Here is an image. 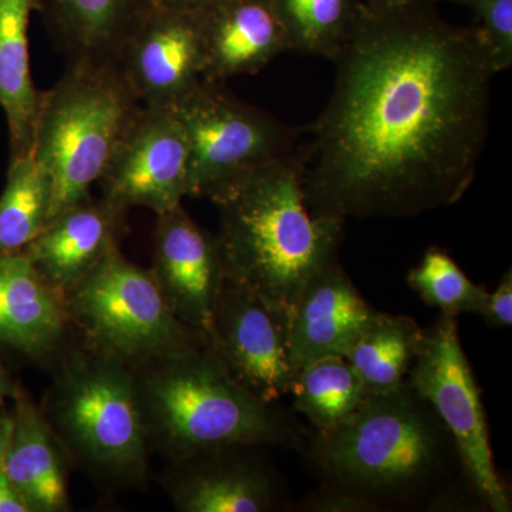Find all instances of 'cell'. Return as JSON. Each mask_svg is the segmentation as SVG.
Segmentation results:
<instances>
[{
	"mask_svg": "<svg viewBox=\"0 0 512 512\" xmlns=\"http://www.w3.org/2000/svg\"><path fill=\"white\" fill-rule=\"evenodd\" d=\"M141 109L117 62H67L40 93L32 153L52 184L50 221L92 197Z\"/></svg>",
	"mask_w": 512,
	"mask_h": 512,
	"instance_id": "8992f818",
	"label": "cell"
},
{
	"mask_svg": "<svg viewBox=\"0 0 512 512\" xmlns=\"http://www.w3.org/2000/svg\"><path fill=\"white\" fill-rule=\"evenodd\" d=\"M0 512H29L22 495L5 473H0Z\"/></svg>",
	"mask_w": 512,
	"mask_h": 512,
	"instance_id": "f546056e",
	"label": "cell"
},
{
	"mask_svg": "<svg viewBox=\"0 0 512 512\" xmlns=\"http://www.w3.org/2000/svg\"><path fill=\"white\" fill-rule=\"evenodd\" d=\"M303 451L322 484L362 495L382 511L476 505L460 500V495H477L464 478L450 433L433 406L406 382L367 394L339 426L315 431Z\"/></svg>",
	"mask_w": 512,
	"mask_h": 512,
	"instance_id": "7a4b0ae2",
	"label": "cell"
},
{
	"mask_svg": "<svg viewBox=\"0 0 512 512\" xmlns=\"http://www.w3.org/2000/svg\"><path fill=\"white\" fill-rule=\"evenodd\" d=\"M63 302L86 345L131 369L207 343L168 309L150 269L128 261L120 248L64 293Z\"/></svg>",
	"mask_w": 512,
	"mask_h": 512,
	"instance_id": "52a82bcc",
	"label": "cell"
},
{
	"mask_svg": "<svg viewBox=\"0 0 512 512\" xmlns=\"http://www.w3.org/2000/svg\"><path fill=\"white\" fill-rule=\"evenodd\" d=\"M13 402V427L3 473L22 495L29 512L72 511L69 458L47 426L39 404L25 387Z\"/></svg>",
	"mask_w": 512,
	"mask_h": 512,
	"instance_id": "d6986e66",
	"label": "cell"
},
{
	"mask_svg": "<svg viewBox=\"0 0 512 512\" xmlns=\"http://www.w3.org/2000/svg\"><path fill=\"white\" fill-rule=\"evenodd\" d=\"M302 512H380L379 505L362 495L350 493L335 485L320 484L318 490L306 495L296 505Z\"/></svg>",
	"mask_w": 512,
	"mask_h": 512,
	"instance_id": "83f0119b",
	"label": "cell"
},
{
	"mask_svg": "<svg viewBox=\"0 0 512 512\" xmlns=\"http://www.w3.org/2000/svg\"><path fill=\"white\" fill-rule=\"evenodd\" d=\"M74 328L56 292L22 251L0 255V357L50 369Z\"/></svg>",
	"mask_w": 512,
	"mask_h": 512,
	"instance_id": "9a60e30c",
	"label": "cell"
},
{
	"mask_svg": "<svg viewBox=\"0 0 512 512\" xmlns=\"http://www.w3.org/2000/svg\"><path fill=\"white\" fill-rule=\"evenodd\" d=\"M198 12L205 47L204 82L222 83L258 73L289 50L271 0H220Z\"/></svg>",
	"mask_w": 512,
	"mask_h": 512,
	"instance_id": "ac0fdd59",
	"label": "cell"
},
{
	"mask_svg": "<svg viewBox=\"0 0 512 512\" xmlns=\"http://www.w3.org/2000/svg\"><path fill=\"white\" fill-rule=\"evenodd\" d=\"M292 52L335 59L363 10L362 0H271Z\"/></svg>",
	"mask_w": 512,
	"mask_h": 512,
	"instance_id": "d4e9b609",
	"label": "cell"
},
{
	"mask_svg": "<svg viewBox=\"0 0 512 512\" xmlns=\"http://www.w3.org/2000/svg\"><path fill=\"white\" fill-rule=\"evenodd\" d=\"M53 190L33 153L10 158L8 181L0 195V255L28 247L52 218Z\"/></svg>",
	"mask_w": 512,
	"mask_h": 512,
	"instance_id": "603a6c76",
	"label": "cell"
},
{
	"mask_svg": "<svg viewBox=\"0 0 512 512\" xmlns=\"http://www.w3.org/2000/svg\"><path fill=\"white\" fill-rule=\"evenodd\" d=\"M332 62V97L301 147L313 214L406 218L460 201L487 143L495 76L476 26L431 3L363 6Z\"/></svg>",
	"mask_w": 512,
	"mask_h": 512,
	"instance_id": "6da1fadb",
	"label": "cell"
},
{
	"mask_svg": "<svg viewBox=\"0 0 512 512\" xmlns=\"http://www.w3.org/2000/svg\"><path fill=\"white\" fill-rule=\"evenodd\" d=\"M131 370L148 446L168 461L231 446L303 451L309 439L276 404L235 383L208 343Z\"/></svg>",
	"mask_w": 512,
	"mask_h": 512,
	"instance_id": "277c9868",
	"label": "cell"
},
{
	"mask_svg": "<svg viewBox=\"0 0 512 512\" xmlns=\"http://www.w3.org/2000/svg\"><path fill=\"white\" fill-rule=\"evenodd\" d=\"M190 143V197L212 198L238 177L296 151L298 131L202 82L173 107Z\"/></svg>",
	"mask_w": 512,
	"mask_h": 512,
	"instance_id": "9c48e42d",
	"label": "cell"
},
{
	"mask_svg": "<svg viewBox=\"0 0 512 512\" xmlns=\"http://www.w3.org/2000/svg\"><path fill=\"white\" fill-rule=\"evenodd\" d=\"M476 15L481 42L494 73L512 66V0H457Z\"/></svg>",
	"mask_w": 512,
	"mask_h": 512,
	"instance_id": "4316f807",
	"label": "cell"
},
{
	"mask_svg": "<svg viewBox=\"0 0 512 512\" xmlns=\"http://www.w3.org/2000/svg\"><path fill=\"white\" fill-rule=\"evenodd\" d=\"M288 316L228 278L212 313L208 346L231 379L266 404L289 396L295 379Z\"/></svg>",
	"mask_w": 512,
	"mask_h": 512,
	"instance_id": "30bf717a",
	"label": "cell"
},
{
	"mask_svg": "<svg viewBox=\"0 0 512 512\" xmlns=\"http://www.w3.org/2000/svg\"><path fill=\"white\" fill-rule=\"evenodd\" d=\"M434 0H362L363 5L370 10H392L417 5V3H431Z\"/></svg>",
	"mask_w": 512,
	"mask_h": 512,
	"instance_id": "836d02e7",
	"label": "cell"
},
{
	"mask_svg": "<svg viewBox=\"0 0 512 512\" xmlns=\"http://www.w3.org/2000/svg\"><path fill=\"white\" fill-rule=\"evenodd\" d=\"M376 312L339 259L318 269L288 316V353L295 373L325 357L348 356Z\"/></svg>",
	"mask_w": 512,
	"mask_h": 512,
	"instance_id": "2e32d148",
	"label": "cell"
},
{
	"mask_svg": "<svg viewBox=\"0 0 512 512\" xmlns=\"http://www.w3.org/2000/svg\"><path fill=\"white\" fill-rule=\"evenodd\" d=\"M117 64L143 106L173 109L204 76L200 12L153 6L121 47Z\"/></svg>",
	"mask_w": 512,
	"mask_h": 512,
	"instance_id": "7c38bea8",
	"label": "cell"
},
{
	"mask_svg": "<svg viewBox=\"0 0 512 512\" xmlns=\"http://www.w3.org/2000/svg\"><path fill=\"white\" fill-rule=\"evenodd\" d=\"M262 447L214 448L170 461L165 493L183 512H272L286 510L284 484L258 456Z\"/></svg>",
	"mask_w": 512,
	"mask_h": 512,
	"instance_id": "4fadbf2b",
	"label": "cell"
},
{
	"mask_svg": "<svg viewBox=\"0 0 512 512\" xmlns=\"http://www.w3.org/2000/svg\"><path fill=\"white\" fill-rule=\"evenodd\" d=\"M35 10H40V0H0V109L8 121L10 158L32 153L40 100L29 57Z\"/></svg>",
	"mask_w": 512,
	"mask_h": 512,
	"instance_id": "44dd1931",
	"label": "cell"
},
{
	"mask_svg": "<svg viewBox=\"0 0 512 512\" xmlns=\"http://www.w3.org/2000/svg\"><path fill=\"white\" fill-rule=\"evenodd\" d=\"M150 271L175 318L207 339L224 264L215 235L192 220L183 204L157 215Z\"/></svg>",
	"mask_w": 512,
	"mask_h": 512,
	"instance_id": "5bb4252c",
	"label": "cell"
},
{
	"mask_svg": "<svg viewBox=\"0 0 512 512\" xmlns=\"http://www.w3.org/2000/svg\"><path fill=\"white\" fill-rule=\"evenodd\" d=\"M151 8L150 0H40L39 12L67 62H117L121 47Z\"/></svg>",
	"mask_w": 512,
	"mask_h": 512,
	"instance_id": "ffe728a7",
	"label": "cell"
},
{
	"mask_svg": "<svg viewBox=\"0 0 512 512\" xmlns=\"http://www.w3.org/2000/svg\"><path fill=\"white\" fill-rule=\"evenodd\" d=\"M490 328L504 329L512 325V269L505 272L494 292H488L481 315Z\"/></svg>",
	"mask_w": 512,
	"mask_h": 512,
	"instance_id": "f1b7e54d",
	"label": "cell"
},
{
	"mask_svg": "<svg viewBox=\"0 0 512 512\" xmlns=\"http://www.w3.org/2000/svg\"><path fill=\"white\" fill-rule=\"evenodd\" d=\"M406 383L433 406L456 446L464 478L485 511L511 512L498 476L476 377L458 336L457 318L440 315L423 329Z\"/></svg>",
	"mask_w": 512,
	"mask_h": 512,
	"instance_id": "ba28073f",
	"label": "cell"
},
{
	"mask_svg": "<svg viewBox=\"0 0 512 512\" xmlns=\"http://www.w3.org/2000/svg\"><path fill=\"white\" fill-rule=\"evenodd\" d=\"M421 335L423 329L409 316L375 313L345 357L362 380L366 394L389 392L406 382Z\"/></svg>",
	"mask_w": 512,
	"mask_h": 512,
	"instance_id": "7402d4cb",
	"label": "cell"
},
{
	"mask_svg": "<svg viewBox=\"0 0 512 512\" xmlns=\"http://www.w3.org/2000/svg\"><path fill=\"white\" fill-rule=\"evenodd\" d=\"M22 387V384L12 376L0 357V406H5L6 400L15 399Z\"/></svg>",
	"mask_w": 512,
	"mask_h": 512,
	"instance_id": "4dcf8cb0",
	"label": "cell"
},
{
	"mask_svg": "<svg viewBox=\"0 0 512 512\" xmlns=\"http://www.w3.org/2000/svg\"><path fill=\"white\" fill-rule=\"evenodd\" d=\"M407 284L441 315H481L488 291L476 285L443 249L433 247L407 275Z\"/></svg>",
	"mask_w": 512,
	"mask_h": 512,
	"instance_id": "484cf974",
	"label": "cell"
},
{
	"mask_svg": "<svg viewBox=\"0 0 512 512\" xmlns=\"http://www.w3.org/2000/svg\"><path fill=\"white\" fill-rule=\"evenodd\" d=\"M151 5L178 10H201L220 0H150Z\"/></svg>",
	"mask_w": 512,
	"mask_h": 512,
	"instance_id": "d6a6232c",
	"label": "cell"
},
{
	"mask_svg": "<svg viewBox=\"0 0 512 512\" xmlns=\"http://www.w3.org/2000/svg\"><path fill=\"white\" fill-rule=\"evenodd\" d=\"M12 427V412H8L5 406H0V473H3V467H5L6 451H8Z\"/></svg>",
	"mask_w": 512,
	"mask_h": 512,
	"instance_id": "1f68e13d",
	"label": "cell"
},
{
	"mask_svg": "<svg viewBox=\"0 0 512 512\" xmlns=\"http://www.w3.org/2000/svg\"><path fill=\"white\" fill-rule=\"evenodd\" d=\"M124 217L123 208L106 198L90 197L56 215L22 252L63 296L119 248Z\"/></svg>",
	"mask_w": 512,
	"mask_h": 512,
	"instance_id": "e0dca14e",
	"label": "cell"
},
{
	"mask_svg": "<svg viewBox=\"0 0 512 512\" xmlns=\"http://www.w3.org/2000/svg\"><path fill=\"white\" fill-rule=\"evenodd\" d=\"M100 185L103 198L126 211L163 214L190 197V143L173 109L143 106Z\"/></svg>",
	"mask_w": 512,
	"mask_h": 512,
	"instance_id": "8fae6325",
	"label": "cell"
},
{
	"mask_svg": "<svg viewBox=\"0 0 512 512\" xmlns=\"http://www.w3.org/2000/svg\"><path fill=\"white\" fill-rule=\"evenodd\" d=\"M49 370L40 412L73 468L107 488L146 484L150 446L131 367L79 339Z\"/></svg>",
	"mask_w": 512,
	"mask_h": 512,
	"instance_id": "5b68a950",
	"label": "cell"
},
{
	"mask_svg": "<svg viewBox=\"0 0 512 512\" xmlns=\"http://www.w3.org/2000/svg\"><path fill=\"white\" fill-rule=\"evenodd\" d=\"M301 147L248 171L218 192L225 278L272 308L291 312L303 285L338 259L345 222L313 214L303 188Z\"/></svg>",
	"mask_w": 512,
	"mask_h": 512,
	"instance_id": "3957f363",
	"label": "cell"
},
{
	"mask_svg": "<svg viewBox=\"0 0 512 512\" xmlns=\"http://www.w3.org/2000/svg\"><path fill=\"white\" fill-rule=\"evenodd\" d=\"M293 407L315 431L339 426L367 396L362 380L345 357H325L302 367L293 379Z\"/></svg>",
	"mask_w": 512,
	"mask_h": 512,
	"instance_id": "cb8c5ba5",
	"label": "cell"
}]
</instances>
